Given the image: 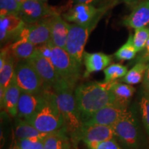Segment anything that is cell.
<instances>
[{"mask_svg": "<svg viewBox=\"0 0 149 149\" xmlns=\"http://www.w3.org/2000/svg\"><path fill=\"white\" fill-rule=\"evenodd\" d=\"M35 45L25 38H20L9 45V51L17 59L26 60L32 57L36 48Z\"/></svg>", "mask_w": 149, "mask_h": 149, "instance_id": "7402d4cb", "label": "cell"}, {"mask_svg": "<svg viewBox=\"0 0 149 149\" xmlns=\"http://www.w3.org/2000/svg\"><path fill=\"white\" fill-rule=\"evenodd\" d=\"M66 126L49 133L44 139V149H70Z\"/></svg>", "mask_w": 149, "mask_h": 149, "instance_id": "44dd1931", "label": "cell"}, {"mask_svg": "<svg viewBox=\"0 0 149 149\" xmlns=\"http://www.w3.org/2000/svg\"><path fill=\"white\" fill-rule=\"evenodd\" d=\"M26 24L18 15H6L0 19V41L1 44L16 41L25 28Z\"/></svg>", "mask_w": 149, "mask_h": 149, "instance_id": "5bb4252c", "label": "cell"}, {"mask_svg": "<svg viewBox=\"0 0 149 149\" xmlns=\"http://www.w3.org/2000/svg\"><path fill=\"white\" fill-rule=\"evenodd\" d=\"M111 91L115 99V105L127 109L135 89L133 86L115 81L112 82Z\"/></svg>", "mask_w": 149, "mask_h": 149, "instance_id": "ffe728a7", "label": "cell"}, {"mask_svg": "<svg viewBox=\"0 0 149 149\" xmlns=\"http://www.w3.org/2000/svg\"><path fill=\"white\" fill-rule=\"evenodd\" d=\"M141 121L149 137V93L143 90L139 100Z\"/></svg>", "mask_w": 149, "mask_h": 149, "instance_id": "83f0119b", "label": "cell"}, {"mask_svg": "<svg viewBox=\"0 0 149 149\" xmlns=\"http://www.w3.org/2000/svg\"><path fill=\"white\" fill-rule=\"evenodd\" d=\"M52 46H53V44L50 42L47 44H42V45L37 46V50L43 57H46L48 59H51L52 55Z\"/></svg>", "mask_w": 149, "mask_h": 149, "instance_id": "d6a6232c", "label": "cell"}, {"mask_svg": "<svg viewBox=\"0 0 149 149\" xmlns=\"http://www.w3.org/2000/svg\"><path fill=\"white\" fill-rule=\"evenodd\" d=\"M115 136L112 126L82 125L74 139L82 140L88 149H95L100 143L114 138Z\"/></svg>", "mask_w": 149, "mask_h": 149, "instance_id": "9c48e42d", "label": "cell"}, {"mask_svg": "<svg viewBox=\"0 0 149 149\" xmlns=\"http://www.w3.org/2000/svg\"><path fill=\"white\" fill-rule=\"evenodd\" d=\"M68 24L57 12L51 17V43L53 46L65 50Z\"/></svg>", "mask_w": 149, "mask_h": 149, "instance_id": "2e32d148", "label": "cell"}, {"mask_svg": "<svg viewBox=\"0 0 149 149\" xmlns=\"http://www.w3.org/2000/svg\"><path fill=\"white\" fill-rule=\"evenodd\" d=\"M128 72V68L120 64H113L104 70V81L112 82L117 79L124 77Z\"/></svg>", "mask_w": 149, "mask_h": 149, "instance_id": "4316f807", "label": "cell"}, {"mask_svg": "<svg viewBox=\"0 0 149 149\" xmlns=\"http://www.w3.org/2000/svg\"><path fill=\"white\" fill-rule=\"evenodd\" d=\"M39 1H46V0H39Z\"/></svg>", "mask_w": 149, "mask_h": 149, "instance_id": "ab89813d", "label": "cell"}, {"mask_svg": "<svg viewBox=\"0 0 149 149\" xmlns=\"http://www.w3.org/2000/svg\"><path fill=\"white\" fill-rule=\"evenodd\" d=\"M48 135L43 133L35 128L27 121L19 118L15 129V135L17 139H44Z\"/></svg>", "mask_w": 149, "mask_h": 149, "instance_id": "603a6c76", "label": "cell"}, {"mask_svg": "<svg viewBox=\"0 0 149 149\" xmlns=\"http://www.w3.org/2000/svg\"><path fill=\"white\" fill-rule=\"evenodd\" d=\"M21 3L18 0H0V16L18 15Z\"/></svg>", "mask_w": 149, "mask_h": 149, "instance_id": "f1b7e54d", "label": "cell"}, {"mask_svg": "<svg viewBox=\"0 0 149 149\" xmlns=\"http://www.w3.org/2000/svg\"><path fill=\"white\" fill-rule=\"evenodd\" d=\"M115 135L128 149H139L141 138L138 121L131 111L112 126Z\"/></svg>", "mask_w": 149, "mask_h": 149, "instance_id": "277c9868", "label": "cell"}, {"mask_svg": "<svg viewBox=\"0 0 149 149\" xmlns=\"http://www.w3.org/2000/svg\"><path fill=\"white\" fill-rule=\"evenodd\" d=\"M93 29L76 24H68V34L65 50L79 67L83 61L84 47Z\"/></svg>", "mask_w": 149, "mask_h": 149, "instance_id": "ba28073f", "label": "cell"}, {"mask_svg": "<svg viewBox=\"0 0 149 149\" xmlns=\"http://www.w3.org/2000/svg\"><path fill=\"white\" fill-rule=\"evenodd\" d=\"M143 88L146 92L149 93V64H148V67L143 79Z\"/></svg>", "mask_w": 149, "mask_h": 149, "instance_id": "e575fe53", "label": "cell"}, {"mask_svg": "<svg viewBox=\"0 0 149 149\" xmlns=\"http://www.w3.org/2000/svg\"><path fill=\"white\" fill-rule=\"evenodd\" d=\"M22 91L18 86L16 80L13 77L10 84L6 89L4 98L1 107L4 108L6 111L12 117L17 116L18 104Z\"/></svg>", "mask_w": 149, "mask_h": 149, "instance_id": "d6986e66", "label": "cell"}, {"mask_svg": "<svg viewBox=\"0 0 149 149\" xmlns=\"http://www.w3.org/2000/svg\"><path fill=\"white\" fill-rule=\"evenodd\" d=\"M108 8L107 7H97L93 5L78 3L74 4L63 17L67 21L94 29Z\"/></svg>", "mask_w": 149, "mask_h": 149, "instance_id": "52a82bcc", "label": "cell"}, {"mask_svg": "<svg viewBox=\"0 0 149 149\" xmlns=\"http://www.w3.org/2000/svg\"><path fill=\"white\" fill-rule=\"evenodd\" d=\"M123 24L134 29H140L149 24V0H142L135 6L130 15L123 20Z\"/></svg>", "mask_w": 149, "mask_h": 149, "instance_id": "e0dca14e", "label": "cell"}, {"mask_svg": "<svg viewBox=\"0 0 149 149\" xmlns=\"http://www.w3.org/2000/svg\"><path fill=\"white\" fill-rule=\"evenodd\" d=\"M14 77L22 92L40 94L44 90L42 79L29 61L21 60L16 65Z\"/></svg>", "mask_w": 149, "mask_h": 149, "instance_id": "8992f818", "label": "cell"}, {"mask_svg": "<svg viewBox=\"0 0 149 149\" xmlns=\"http://www.w3.org/2000/svg\"><path fill=\"white\" fill-rule=\"evenodd\" d=\"M57 11L48 6L44 1L27 0L21 4L19 17L29 25L51 17Z\"/></svg>", "mask_w": 149, "mask_h": 149, "instance_id": "30bf717a", "label": "cell"}, {"mask_svg": "<svg viewBox=\"0 0 149 149\" xmlns=\"http://www.w3.org/2000/svg\"><path fill=\"white\" fill-rule=\"evenodd\" d=\"M18 1H19V2L22 4V3H24V2H25V1H26L27 0H18Z\"/></svg>", "mask_w": 149, "mask_h": 149, "instance_id": "f35d334b", "label": "cell"}, {"mask_svg": "<svg viewBox=\"0 0 149 149\" xmlns=\"http://www.w3.org/2000/svg\"><path fill=\"white\" fill-rule=\"evenodd\" d=\"M95 149H122L115 138L101 142Z\"/></svg>", "mask_w": 149, "mask_h": 149, "instance_id": "836d02e7", "label": "cell"}, {"mask_svg": "<svg viewBox=\"0 0 149 149\" xmlns=\"http://www.w3.org/2000/svg\"><path fill=\"white\" fill-rule=\"evenodd\" d=\"M42 93L34 94L22 92L18 104V118L27 122L32 118L42 102Z\"/></svg>", "mask_w": 149, "mask_h": 149, "instance_id": "9a60e30c", "label": "cell"}, {"mask_svg": "<svg viewBox=\"0 0 149 149\" xmlns=\"http://www.w3.org/2000/svg\"><path fill=\"white\" fill-rule=\"evenodd\" d=\"M112 60V56L103 53L84 52L83 61L86 70L84 74V77H88L93 72L101 71L109 66Z\"/></svg>", "mask_w": 149, "mask_h": 149, "instance_id": "ac0fdd59", "label": "cell"}, {"mask_svg": "<svg viewBox=\"0 0 149 149\" xmlns=\"http://www.w3.org/2000/svg\"><path fill=\"white\" fill-rule=\"evenodd\" d=\"M74 87L65 80L59 78L53 90L57 97V104L64 119L65 126L74 139L83 125L78 110L75 96L73 93Z\"/></svg>", "mask_w": 149, "mask_h": 149, "instance_id": "3957f363", "label": "cell"}, {"mask_svg": "<svg viewBox=\"0 0 149 149\" xmlns=\"http://www.w3.org/2000/svg\"><path fill=\"white\" fill-rule=\"evenodd\" d=\"M9 149H20L19 147L18 146L17 141L16 139H15L14 137L12 139V142H11L10 146L9 147Z\"/></svg>", "mask_w": 149, "mask_h": 149, "instance_id": "8d00e7d4", "label": "cell"}, {"mask_svg": "<svg viewBox=\"0 0 149 149\" xmlns=\"http://www.w3.org/2000/svg\"><path fill=\"white\" fill-rule=\"evenodd\" d=\"M20 38L26 39L35 46L51 42V17L36 23L26 25L18 39Z\"/></svg>", "mask_w": 149, "mask_h": 149, "instance_id": "7c38bea8", "label": "cell"}, {"mask_svg": "<svg viewBox=\"0 0 149 149\" xmlns=\"http://www.w3.org/2000/svg\"><path fill=\"white\" fill-rule=\"evenodd\" d=\"M144 48H145V58L146 59H149V38Z\"/></svg>", "mask_w": 149, "mask_h": 149, "instance_id": "74e56055", "label": "cell"}, {"mask_svg": "<svg viewBox=\"0 0 149 149\" xmlns=\"http://www.w3.org/2000/svg\"><path fill=\"white\" fill-rule=\"evenodd\" d=\"M137 53V51L133 44V35L130 34L125 44L121 46L115 53V57L118 60H131L135 57Z\"/></svg>", "mask_w": 149, "mask_h": 149, "instance_id": "484cf974", "label": "cell"}, {"mask_svg": "<svg viewBox=\"0 0 149 149\" xmlns=\"http://www.w3.org/2000/svg\"><path fill=\"white\" fill-rule=\"evenodd\" d=\"M112 82L92 81L81 84L76 88L74 96L83 123L100 109L115 104L111 91Z\"/></svg>", "mask_w": 149, "mask_h": 149, "instance_id": "6da1fadb", "label": "cell"}, {"mask_svg": "<svg viewBox=\"0 0 149 149\" xmlns=\"http://www.w3.org/2000/svg\"><path fill=\"white\" fill-rule=\"evenodd\" d=\"M17 141L20 149H44V139H20Z\"/></svg>", "mask_w": 149, "mask_h": 149, "instance_id": "4dcf8cb0", "label": "cell"}, {"mask_svg": "<svg viewBox=\"0 0 149 149\" xmlns=\"http://www.w3.org/2000/svg\"><path fill=\"white\" fill-rule=\"evenodd\" d=\"M15 57L11 55L9 51V55L6 62L2 69L0 70V88L6 90L8 86L10 84L11 80L13 78L16 66H15Z\"/></svg>", "mask_w": 149, "mask_h": 149, "instance_id": "cb8c5ba5", "label": "cell"}, {"mask_svg": "<svg viewBox=\"0 0 149 149\" xmlns=\"http://www.w3.org/2000/svg\"><path fill=\"white\" fill-rule=\"evenodd\" d=\"M149 38V29L146 27L135 29L133 35V44L137 52L144 49Z\"/></svg>", "mask_w": 149, "mask_h": 149, "instance_id": "f546056e", "label": "cell"}, {"mask_svg": "<svg viewBox=\"0 0 149 149\" xmlns=\"http://www.w3.org/2000/svg\"><path fill=\"white\" fill-rule=\"evenodd\" d=\"M147 67L148 64H146L144 61H139L131 69L128 70L126 75L123 77L122 81L130 85L137 84L140 83L144 79Z\"/></svg>", "mask_w": 149, "mask_h": 149, "instance_id": "d4e9b609", "label": "cell"}, {"mask_svg": "<svg viewBox=\"0 0 149 149\" xmlns=\"http://www.w3.org/2000/svg\"><path fill=\"white\" fill-rule=\"evenodd\" d=\"M42 95L40 107L28 122L41 133L49 134L64 127L65 122L57 104L55 92L51 89H44Z\"/></svg>", "mask_w": 149, "mask_h": 149, "instance_id": "7a4b0ae2", "label": "cell"}, {"mask_svg": "<svg viewBox=\"0 0 149 149\" xmlns=\"http://www.w3.org/2000/svg\"><path fill=\"white\" fill-rule=\"evenodd\" d=\"M72 2L74 4L84 3V4L93 6L98 4L100 5V7H107V8H109L110 5H113L112 0H72Z\"/></svg>", "mask_w": 149, "mask_h": 149, "instance_id": "1f68e13d", "label": "cell"}, {"mask_svg": "<svg viewBox=\"0 0 149 149\" xmlns=\"http://www.w3.org/2000/svg\"><path fill=\"white\" fill-rule=\"evenodd\" d=\"M26 60L33 65L40 76L44 83V89L53 88L60 77L52 64L51 59L43 57L36 48L32 57Z\"/></svg>", "mask_w": 149, "mask_h": 149, "instance_id": "8fae6325", "label": "cell"}, {"mask_svg": "<svg viewBox=\"0 0 149 149\" xmlns=\"http://www.w3.org/2000/svg\"><path fill=\"white\" fill-rule=\"evenodd\" d=\"M127 109H124L115 104L107 106L95 113L92 117L83 123V125H104L113 126L128 113Z\"/></svg>", "mask_w": 149, "mask_h": 149, "instance_id": "4fadbf2b", "label": "cell"}, {"mask_svg": "<svg viewBox=\"0 0 149 149\" xmlns=\"http://www.w3.org/2000/svg\"><path fill=\"white\" fill-rule=\"evenodd\" d=\"M141 1L142 0H112V2H113V4L115 3L123 2L129 6H136L138 4L139 2H141Z\"/></svg>", "mask_w": 149, "mask_h": 149, "instance_id": "d590c367", "label": "cell"}, {"mask_svg": "<svg viewBox=\"0 0 149 149\" xmlns=\"http://www.w3.org/2000/svg\"><path fill=\"white\" fill-rule=\"evenodd\" d=\"M51 61L59 77L74 87L79 79L81 67L72 60L66 50L53 45Z\"/></svg>", "mask_w": 149, "mask_h": 149, "instance_id": "5b68a950", "label": "cell"}]
</instances>
